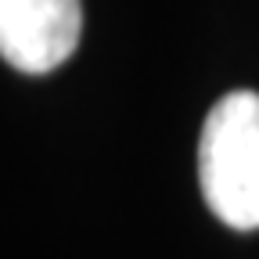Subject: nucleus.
<instances>
[{
    "instance_id": "obj_2",
    "label": "nucleus",
    "mask_w": 259,
    "mask_h": 259,
    "mask_svg": "<svg viewBox=\"0 0 259 259\" xmlns=\"http://www.w3.org/2000/svg\"><path fill=\"white\" fill-rule=\"evenodd\" d=\"M83 29L79 0H0V54L25 76L72 58Z\"/></svg>"
},
{
    "instance_id": "obj_1",
    "label": "nucleus",
    "mask_w": 259,
    "mask_h": 259,
    "mask_svg": "<svg viewBox=\"0 0 259 259\" xmlns=\"http://www.w3.org/2000/svg\"><path fill=\"white\" fill-rule=\"evenodd\" d=\"M198 184L216 220L259 227V94L234 90L209 108L198 137Z\"/></svg>"
}]
</instances>
